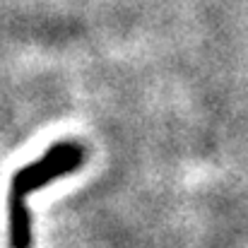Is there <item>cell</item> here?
I'll list each match as a JSON object with an SVG mask.
<instances>
[{
  "label": "cell",
  "mask_w": 248,
  "mask_h": 248,
  "mask_svg": "<svg viewBox=\"0 0 248 248\" xmlns=\"http://www.w3.org/2000/svg\"><path fill=\"white\" fill-rule=\"evenodd\" d=\"M84 162V150L78 142H58L48 152L15 171L7 190V236L10 248H31V217L27 210V195L46 183L78 171Z\"/></svg>",
  "instance_id": "obj_1"
}]
</instances>
